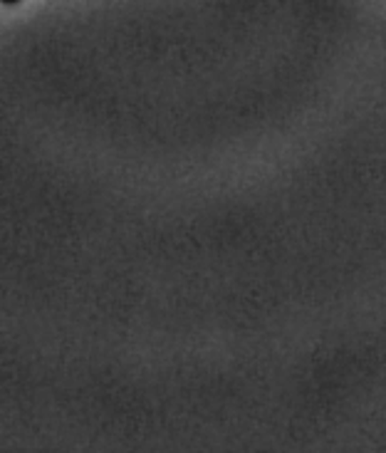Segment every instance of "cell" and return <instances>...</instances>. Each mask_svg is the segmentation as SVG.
Wrapping results in <instances>:
<instances>
[{"mask_svg": "<svg viewBox=\"0 0 386 453\" xmlns=\"http://www.w3.org/2000/svg\"><path fill=\"white\" fill-rule=\"evenodd\" d=\"M0 3H3V5H18L20 0H0Z\"/></svg>", "mask_w": 386, "mask_h": 453, "instance_id": "6da1fadb", "label": "cell"}]
</instances>
